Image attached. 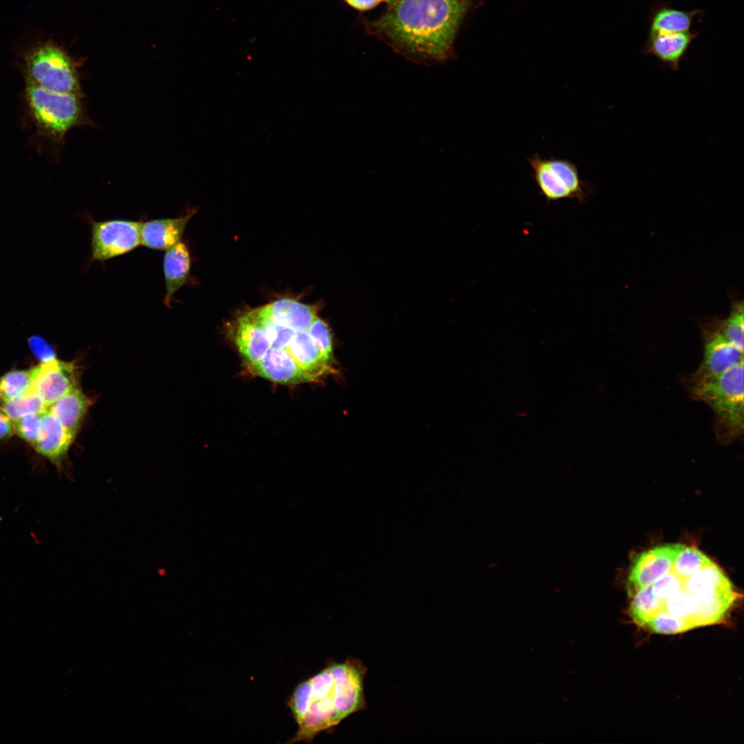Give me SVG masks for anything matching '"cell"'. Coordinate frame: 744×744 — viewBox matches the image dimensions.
Instances as JSON below:
<instances>
[{"instance_id": "2e32d148", "label": "cell", "mask_w": 744, "mask_h": 744, "mask_svg": "<svg viewBox=\"0 0 744 744\" xmlns=\"http://www.w3.org/2000/svg\"><path fill=\"white\" fill-rule=\"evenodd\" d=\"M287 350L316 381L335 372V362L328 360L322 354L307 331H296Z\"/></svg>"}, {"instance_id": "4fadbf2b", "label": "cell", "mask_w": 744, "mask_h": 744, "mask_svg": "<svg viewBox=\"0 0 744 744\" xmlns=\"http://www.w3.org/2000/svg\"><path fill=\"white\" fill-rule=\"evenodd\" d=\"M699 32L648 34L643 52L656 57L673 70L679 68L683 56Z\"/></svg>"}, {"instance_id": "5b68a950", "label": "cell", "mask_w": 744, "mask_h": 744, "mask_svg": "<svg viewBox=\"0 0 744 744\" xmlns=\"http://www.w3.org/2000/svg\"><path fill=\"white\" fill-rule=\"evenodd\" d=\"M18 65L25 83L52 92L81 96L76 62L51 40L39 42L23 50Z\"/></svg>"}, {"instance_id": "83f0119b", "label": "cell", "mask_w": 744, "mask_h": 744, "mask_svg": "<svg viewBox=\"0 0 744 744\" xmlns=\"http://www.w3.org/2000/svg\"><path fill=\"white\" fill-rule=\"evenodd\" d=\"M683 580L672 570L656 580L650 585L652 594L661 601H665L676 592L682 585Z\"/></svg>"}, {"instance_id": "d4e9b609", "label": "cell", "mask_w": 744, "mask_h": 744, "mask_svg": "<svg viewBox=\"0 0 744 744\" xmlns=\"http://www.w3.org/2000/svg\"><path fill=\"white\" fill-rule=\"evenodd\" d=\"M712 561L694 547H686L678 555L672 571L683 580L687 579Z\"/></svg>"}, {"instance_id": "8fae6325", "label": "cell", "mask_w": 744, "mask_h": 744, "mask_svg": "<svg viewBox=\"0 0 744 744\" xmlns=\"http://www.w3.org/2000/svg\"><path fill=\"white\" fill-rule=\"evenodd\" d=\"M248 368L255 375L280 384L316 382L285 349L271 347L259 361Z\"/></svg>"}, {"instance_id": "e0dca14e", "label": "cell", "mask_w": 744, "mask_h": 744, "mask_svg": "<svg viewBox=\"0 0 744 744\" xmlns=\"http://www.w3.org/2000/svg\"><path fill=\"white\" fill-rule=\"evenodd\" d=\"M256 309L272 322L296 331H307L318 317L314 306L291 298L280 299Z\"/></svg>"}, {"instance_id": "d6986e66", "label": "cell", "mask_w": 744, "mask_h": 744, "mask_svg": "<svg viewBox=\"0 0 744 744\" xmlns=\"http://www.w3.org/2000/svg\"><path fill=\"white\" fill-rule=\"evenodd\" d=\"M231 337L248 367L259 361L271 347L264 329L242 316L237 320Z\"/></svg>"}, {"instance_id": "9a60e30c", "label": "cell", "mask_w": 744, "mask_h": 744, "mask_svg": "<svg viewBox=\"0 0 744 744\" xmlns=\"http://www.w3.org/2000/svg\"><path fill=\"white\" fill-rule=\"evenodd\" d=\"M683 586L702 603H710L736 592L721 569L712 561L683 580Z\"/></svg>"}, {"instance_id": "f546056e", "label": "cell", "mask_w": 744, "mask_h": 744, "mask_svg": "<svg viewBox=\"0 0 744 744\" xmlns=\"http://www.w3.org/2000/svg\"><path fill=\"white\" fill-rule=\"evenodd\" d=\"M14 434V421L0 407V440L9 439Z\"/></svg>"}, {"instance_id": "f1b7e54d", "label": "cell", "mask_w": 744, "mask_h": 744, "mask_svg": "<svg viewBox=\"0 0 744 744\" xmlns=\"http://www.w3.org/2000/svg\"><path fill=\"white\" fill-rule=\"evenodd\" d=\"M28 344L32 353L41 362H45L55 358L52 347L41 336L32 335L28 339Z\"/></svg>"}, {"instance_id": "4316f807", "label": "cell", "mask_w": 744, "mask_h": 744, "mask_svg": "<svg viewBox=\"0 0 744 744\" xmlns=\"http://www.w3.org/2000/svg\"><path fill=\"white\" fill-rule=\"evenodd\" d=\"M41 424V413L29 414L14 422V434L32 447L36 442Z\"/></svg>"}, {"instance_id": "1f68e13d", "label": "cell", "mask_w": 744, "mask_h": 744, "mask_svg": "<svg viewBox=\"0 0 744 744\" xmlns=\"http://www.w3.org/2000/svg\"><path fill=\"white\" fill-rule=\"evenodd\" d=\"M0 402H1V397H0Z\"/></svg>"}, {"instance_id": "7402d4cb", "label": "cell", "mask_w": 744, "mask_h": 744, "mask_svg": "<svg viewBox=\"0 0 744 744\" xmlns=\"http://www.w3.org/2000/svg\"><path fill=\"white\" fill-rule=\"evenodd\" d=\"M34 382L32 368L28 370H12L0 378L1 401L9 400L26 394L32 390Z\"/></svg>"}, {"instance_id": "4dcf8cb0", "label": "cell", "mask_w": 744, "mask_h": 744, "mask_svg": "<svg viewBox=\"0 0 744 744\" xmlns=\"http://www.w3.org/2000/svg\"><path fill=\"white\" fill-rule=\"evenodd\" d=\"M346 2L351 7L360 10L364 11L370 10L376 6H378L381 1L384 0H345Z\"/></svg>"}, {"instance_id": "cb8c5ba5", "label": "cell", "mask_w": 744, "mask_h": 744, "mask_svg": "<svg viewBox=\"0 0 744 744\" xmlns=\"http://www.w3.org/2000/svg\"><path fill=\"white\" fill-rule=\"evenodd\" d=\"M743 302H732L729 316L725 319H719V330L725 339L743 352Z\"/></svg>"}, {"instance_id": "ac0fdd59", "label": "cell", "mask_w": 744, "mask_h": 744, "mask_svg": "<svg viewBox=\"0 0 744 744\" xmlns=\"http://www.w3.org/2000/svg\"><path fill=\"white\" fill-rule=\"evenodd\" d=\"M190 269L191 256L185 243L180 241L166 250L163 260L165 285L163 302L167 307H171L174 296L187 282Z\"/></svg>"}, {"instance_id": "484cf974", "label": "cell", "mask_w": 744, "mask_h": 744, "mask_svg": "<svg viewBox=\"0 0 744 744\" xmlns=\"http://www.w3.org/2000/svg\"><path fill=\"white\" fill-rule=\"evenodd\" d=\"M307 331L322 354L328 360L335 362L333 353L332 335L328 324L317 317Z\"/></svg>"}, {"instance_id": "ba28073f", "label": "cell", "mask_w": 744, "mask_h": 744, "mask_svg": "<svg viewBox=\"0 0 744 744\" xmlns=\"http://www.w3.org/2000/svg\"><path fill=\"white\" fill-rule=\"evenodd\" d=\"M703 341V360L690 384L701 382L723 374L743 361V352L727 341L719 330V319H710L701 324Z\"/></svg>"}, {"instance_id": "44dd1931", "label": "cell", "mask_w": 744, "mask_h": 744, "mask_svg": "<svg viewBox=\"0 0 744 744\" xmlns=\"http://www.w3.org/2000/svg\"><path fill=\"white\" fill-rule=\"evenodd\" d=\"M90 404L89 398L78 385L53 402L48 409L68 430L76 435Z\"/></svg>"}, {"instance_id": "8992f818", "label": "cell", "mask_w": 744, "mask_h": 744, "mask_svg": "<svg viewBox=\"0 0 744 744\" xmlns=\"http://www.w3.org/2000/svg\"><path fill=\"white\" fill-rule=\"evenodd\" d=\"M530 176L547 203L563 199H575L584 204L590 195V185L580 177L572 161L554 157L543 158L535 153L528 158Z\"/></svg>"}, {"instance_id": "7c38bea8", "label": "cell", "mask_w": 744, "mask_h": 744, "mask_svg": "<svg viewBox=\"0 0 744 744\" xmlns=\"http://www.w3.org/2000/svg\"><path fill=\"white\" fill-rule=\"evenodd\" d=\"M76 436L47 409L41 413L39 433L32 448L60 468Z\"/></svg>"}, {"instance_id": "5bb4252c", "label": "cell", "mask_w": 744, "mask_h": 744, "mask_svg": "<svg viewBox=\"0 0 744 744\" xmlns=\"http://www.w3.org/2000/svg\"><path fill=\"white\" fill-rule=\"evenodd\" d=\"M195 214L192 209L184 216L141 222V245L153 250H167L181 241L186 227Z\"/></svg>"}, {"instance_id": "30bf717a", "label": "cell", "mask_w": 744, "mask_h": 744, "mask_svg": "<svg viewBox=\"0 0 744 744\" xmlns=\"http://www.w3.org/2000/svg\"><path fill=\"white\" fill-rule=\"evenodd\" d=\"M32 391L37 393L47 407L78 386V368L72 362L54 358L41 362L32 368Z\"/></svg>"}, {"instance_id": "6da1fadb", "label": "cell", "mask_w": 744, "mask_h": 744, "mask_svg": "<svg viewBox=\"0 0 744 744\" xmlns=\"http://www.w3.org/2000/svg\"><path fill=\"white\" fill-rule=\"evenodd\" d=\"M481 0H396L367 32L407 60L431 65L454 56V41L465 17Z\"/></svg>"}, {"instance_id": "277c9868", "label": "cell", "mask_w": 744, "mask_h": 744, "mask_svg": "<svg viewBox=\"0 0 744 744\" xmlns=\"http://www.w3.org/2000/svg\"><path fill=\"white\" fill-rule=\"evenodd\" d=\"M694 399L705 403L715 418L719 441L730 442L743 431V361L708 380L689 384Z\"/></svg>"}, {"instance_id": "9c48e42d", "label": "cell", "mask_w": 744, "mask_h": 744, "mask_svg": "<svg viewBox=\"0 0 744 744\" xmlns=\"http://www.w3.org/2000/svg\"><path fill=\"white\" fill-rule=\"evenodd\" d=\"M685 546L669 544L654 547L638 554L632 564L628 576V593L652 585L656 580L669 572L681 550Z\"/></svg>"}, {"instance_id": "7a4b0ae2", "label": "cell", "mask_w": 744, "mask_h": 744, "mask_svg": "<svg viewBox=\"0 0 744 744\" xmlns=\"http://www.w3.org/2000/svg\"><path fill=\"white\" fill-rule=\"evenodd\" d=\"M366 668L354 658L332 663L299 683L288 701L298 725L291 743L311 741L365 707Z\"/></svg>"}, {"instance_id": "ffe728a7", "label": "cell", "mask_w": 744, "mask_h": 744, "mask_svg": "<svg viewBox=\"0 0 744 744\" xmlns=\"http://www.w3.org/2000/svg\"><path fill=\"white\" fill-rule=\"evenodd\" d=\"M703 14L702 10H682L667 3H656L648 17L649 33H676L688 32L696 17Z\"/></svg>"}, {"instance_id": "603a6c76", "label": "cell", "mask_w": 744, "mask_h": 744, "mask_svg": "<svg viewBox=\"0 0 744 744\" xmlns=\"http://www.w3.org/2000/svg\"><path fill=\"white\" fill-rule=\"evenodd\" d=\"M0 407L14 422L29 414L42 413L48 409L42 398L32 391L12 400L1 401Z\"/></svg>"}, {"instance_id": "52a82bcc", "label": "cell", "mask_w": 744, "mask_h": 744, "mask_svg": "<svg viewBox=\"0 0 744 744\" xmlns=\"http://www.w3.org/2000/svg\"><path fill=\"white\" fill-rule=\"evenodd\" d=\"M141 222L123 219L92 221V259L103 262L136 249L141 245Z\"/></svg>"}, {"instance_id": "3957f363", "label": "cell", "mask_w": 744, "mask_h": 744, "mask_svg": "<svg viewBox=\"0 0 744 744\" xmlns=\"http://www.w3.org/2000/svg\"><path fill=\"white\" fill-rule=\"evenodd\" d=\"M22 103L40 149L59 146L66 134L83 121L79 96L52 92L25 83Z\"/></svg>"}]
</instances>
